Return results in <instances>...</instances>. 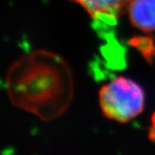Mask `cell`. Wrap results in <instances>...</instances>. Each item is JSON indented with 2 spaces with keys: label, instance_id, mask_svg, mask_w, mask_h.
I'll return each instance as SVG.
<instances>
[{
  "label": "cell",
  "instance_id": "cell-1",
  "mask_svg": "<svg viewBox=\"0 0 155 155\" xmlns=\"http://www.w3.org/2000/svg\"><path fill=\"white\" fill-rule=\"evenodd\" d=\"M5 91L14 107L51 122L70 108L74 97V80L69 65L48 50L31 51L9 67Z\"/></svg>",
  "mask_w": 155,
  "mask_h": 155
},
{
  "label": "cell",
  "instance_id": "cell-3",
  "mask_svg": "<svg viewBox=\"0 0 155 155\" xmlns=\"http://www.w3.org/2000/svg\"><path fill=\"white\" fill-rule=\"evenodd\" d=\"M88 13L94 21L114 26L126 13L132 0H70Z\"/></svg>",
  "mask_w": 155,
  "mask_h": 155
},
{
  "label": "cell",
  "instance_id": "cell-5",
  "mask_svg": "<svg viewBox=\"0 0 155 155\" xmlns=\"http://www.w3.org/2000/svg\"><path fill=\"white\" fill-rule=\"evenodd\" d=\"M129 43L149 63H152L155 57V42L151 36H137L130 39Z\"/></svg>",
  "mask_w": 155,
  "mask_h": 155
},
{
  "label": "cell",
  "instance_id": "cell-2",
  "mask_svg": "<svg viewBox=\"0 0 155 155\" xmlns=\"http://www.w3.org/2000/svg\"><path fill=\"white\" fill-rule=\"evenodd\" d=\"M98 104L106 118L127 123L144 110V90L135 81L120 76L102 86L98 92Z\"/></svg>",
  "mask_w": 155,
  "mask_h": 155
},
{
  "label": "cell",
  "instance_id": "cell-4",
  "mask_svg": "<svg viewBox=\"0 0 155 155\" xmlns=\"http://www.w3.org/2000/svg\"><path fill=\"white\" fill-rule=\"evenodd\" d=\"M134 28L146 34L155 31V0H132L127 9Z\"/></svg>",
  "mask_w": 155,
  "mask_h": 155
},
{
  "label": "cell",
  "instance_id": "cell-6",
  "mask_svg": "<svg viewBox=\"0 0 155 155\" xmlns=\"http://www.w3.org/2000/svg\"><path fill=\"white\" fill-rule=\"evenodd\" d=\"M152 122H153V127L155 128V114L153 116V118H152Z\"/></svg>",
  "mask_w": 155,
  "mask_h": 155
}]
</instances>
